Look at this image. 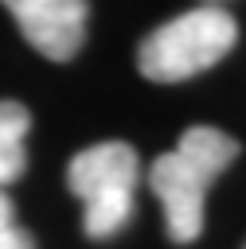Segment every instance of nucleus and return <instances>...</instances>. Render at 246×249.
Returning <instances> with one entry per match:
<instances>
[{
    "label": "nucleus",
    "instance_id": "4",
    "mask_svg": "<svg viewBox=\"0 0 246 249\" xmlns=\"http://www.w3.org/2000/svg\"><path fill=\"white\" fill-rule=\"evenodd\" d=\"M23 39L51 62H70L86 43V0H0Z\"/></svg>",
    "mask_w": 246,
    "mask_h": 249
},
{
    "label": "nucleus",
    "instance_id": "5",
    "mask_svg": "<svg viewBox=\"0 0 246 249\" xmlns=\"http://www.w3.org/2000/svg\"><path fill=\"white\" fill-rule=\"evenodd\" d=\"M27 132H31V113L20 101H0V187L16 183L27 167Z\"/></svg>",
    "mask_w": 246,
    "mask_h": 249
},
{
    "label": "nucleus",
    "instance_id": "6",
    "mask_svg": "<svg viewBox=\"0 0 246 249\" xmlns=\"http://www.w3.org/2000/svg\"><path fill=\"white\" fill-rule=\"evenodd\" d=\"M0 249H35L31 233L20 226L16 218V206H12V195L0 187Z\"/></svg>",
    "mask_w": 246,
    "mask_h": 249
},
{
    "label": "nucleus",
    "instance_id": "7",
    "mask_svg": "<svg viewBox=\"0 0 246 249\" xmlns=\"http://www.w3.org/2000/svg\"><path fill=\"white\" fill-rule=\"evenodd\" d=\"M203 4H223V0H203Z\"/></svg>",
    "mask_w": 246,
    "mask_h": 249
},
{
    "label": "nucleus",
    "instance_id": "1",
    "mask_svg": "<svg viewBox=\"0 0 246 249\" xmlns=\"http://www.w3.org/2000/svg\"><path fill=\"white\" fill-rule=\"evenodd\" d=\"M238 156V140L223 128L195 124L180 136V144L148 167V187L164 206L168 237L176 245H187L203 233V198L207 187L226 171V163Z\"/></svg>",
    "mask_w": 246,
    "mask_h": 249
},
{
    "label": "nucleus",
    "instance_id": "2",
    "mask_svg": "<svg viewBox=\"0 0 246 249\" xmlns=\"http://www.w3.org/2000/svg\"><path fill=\"white\" fill-rule=\"evenodd\" d=\"M238 43V23L223 4H199L160 23L137 47V70L148 82H187L211 70Z\"/></svg>",
    "mask_w": 246,
    "mask_h": 249
},
{
    "label": "nucleus",
    "instance_id": "3",
    "mask_svg": "<svg viewBox=\"0 0 246 249\" xmlns=\"http://www.w3.org/2000/svg\"><path fill=\"white\" fill-rule=\"evenodd\" d=\"M141 179V160L125 140H102L82 148L66 167V187L82 202L86 237H113L133 218V195Z\"/></svg>",
    "mask_w": 246,
    "mask_h": 249
}]
</instances>
